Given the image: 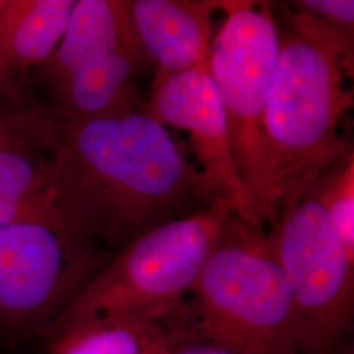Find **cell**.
<instances>
[{
    "label": "cell",
    "mask_w": 354,
    "mask_h": 354,
    "mask_svg": "<svg viewBox=\"0 0 354 354\" xmlns=\"http://www.w3.org/2000/svg\"><path fill=\"white\" fill-rule=\"evenodd\" d=\"M75 4L76 0H0V87L50 58Z\"/></svg>",
    "instance_id": "11"
},
{
    "label": "cell",
    "mask_w": 354,
    "mask_h": 354,
    "mask_svg": "<svg viewBox=\"0 0 354 354\" xmlns=\"http://www.w3.org/2000/svg\"><path fill=\"white\" fill-rule=\"evenodd\" d=\"M112 256L59 209L0 226V329L44 335Z\"/></svg>",
    "instance_id": "6"
},
{
    "label": "cell",
    "mask_w": 354,
    "mask_h": 354,
    "mask_svg": "<svg viewBox=\"0 0 354 354\" xmlns=\"http://www.w3.org/2000/svg\"><path fill=\"white\" fill-rule=\"evenodd\" d=\"M4 122L44 159L55 206L104 248L210 206L198 167L145 109L64 118L35 105Z\"/></svg>",
    "instance_id": "1"
},
{
    "label": "cell",
    "mask_w": 354,
    "mask_h": 354,
    "mask_svg": "<svg viewBox=\"0 0 354 354\" xmlns=\"http://www.w3.org/2000/svg\"><path fill=\"white\" fill-rule=\"evenodd\" d=\"M137 38L127 0H76L58 48L37 68L38 80L51 93L83 64Z\"/></svg>",
    "instance_id": "12"
},
{
    "label": "cell",
    "mask_w": 354,
    "mask_h": 354,
    "mask_svg": "<svg viewBox=\"0 0 354 354\" xmlns=\"http://www.w3.org/2000/svg\"><path fill=\"white\" fill-rule=\"evenodd\" d=\"M329 223L345 251L354 259V153L317 178Z\"/></svg>",
    "instance_id": "14"
},
{
    "label": "cell",
    "mask_w": 354,
    "mask_h": 354,
    "mask_svg": "<svg viewBox=\"0 0 354 354\" xmlns=\"http://www.w3.org/2000/svg\"><path fill=\"white\" fill-rule=\"evenodd\" d=\"M291 4L297 11L310 13L327 26L353 37V0H301Z\"/></svg>",
    "instance_id": "15"
},
{
    "label": "cell",
    "mask_w": 354,
    "mask_h": 354,
    "mask_svg": "<svg viewBox=\"0 0 354 354\" xmlns=\"http://www.w3.org/2000/svg\"><path fill=\"white\" fill-rule=\"evenodd\" d=\"M231 214L228 205L215 203L129 241L51 327L87 317L156 322L174 315L188 299Z\"/></svg>",
    "instance_id": "4"
},
{
    "label": "cell",
    "mask_w": 354,
    "mask_h": 354,
    "mask_svg": "<svg viewBox=\"0 0 354 354\" xmlns=\"http://www.w3.org/2000/svg\"><path fill=\"white\" fill-rule=\"evenodd\" d=\"M57 209L44 159L17 142L0 149V226Z\"/></svg>",
    "instance_id": "13"
},
{
    "label": "cell",
    "mask_w": 354,
    "mask_h": 354,
    "mask_svg": "<svg viewBox=\"0 0 354 354\" xmlns=\"http://www.w3.org/2000/svg\"><path fill=\"white\" fill-rule=\"evenodd\" d=\"M352 74L353 37L310 13H289L279 28L266 111L276 223L319 177L353 151L342 131L353 108Z\"/></svg>",
    "instance_id": "2"
},
{
    "label": "cell",
    "mask_w": 354,
    "mask_h": 354,
    "mask_svg": "<svg viewBox=\"0 0 354 354\" xmlns=\"http://www.w3.org/2000/svg\"><path fill=\"white\" fill-rule=\"evenodd\" d=\"M171 354H244L223 344L206 339L201 333H193L177 344Z\"/></svg>",
    "instance_id": "16"
},
{
    "label": "cell",
    "mask_w": 354,
    "mask_h": 354,
    "mask_svg": "<svg viewBox=\"0 0 354 354\" xmlns=\"http://www.w3.org/2000/svg\"><path fill=\"white\" fill-rule=\"evenodd\" d=\"M188 299L206 339L244 354H301L273 235L231 214Z\"/></svg>",
    "instance_id": "3"
},
{
    "label": "cell",
    "mask_w": 354,
    "mask_h": 354,
    "mask_svg": "<svg viewBox=\"0 0 354 354\" xmlns=\"http://www.w3.org/2000/svg\"><path fill=\"white\" fill-rule=\"evenodd\" d=\"M269 231L290 286L299 352L339 353L353 324L354 259L329 223L317 180Z\"/></svg>",
    "instance_id": "7"
},
{
    "label": "cell",
    "mask_w": 354,
    "mask_h": 354,
    "mask_svg": "<svg viewBox=\"0 0 354 354\" xmlns=\"http://www.w3.org/2000/svg\"><path fill=\"white\" fill-rule=\"evenodd\" d=\"M225 21L209 46V71L226 115L232 158L248 193L253 223L272 228V174L266 143V100L279 46L268 3L223 1Z\"/></svg>",
    "instance_id": "5"
},
{
    "label": "cell",
    "mask_w": 354,
    "mask_h": 354,
    "mask_svg": "<svg viewBox=\"0 0 354 354\" xmlns=\"http://www.w3.org/2000/svg\"><path fill=\"white\" fill-rule=\"evenodd\" d=\"M13 145H15V140H13L12 136L10 134L4 120H1V117H0V149H7Z\"/></svg>",
    "instance_id": "17"
},
{
    "label": "cell",
    "mask_w": 354,
    "mask_h": 354,
    "mask_svg": "<svg viewBox=\"0 0 354 354\" xmlns=\"http://www.w3.org/2000/svg\"><path fill=\"white\" fill-rule=\"evenodd\" d=\"M145 111L162 125L188 133L209 205L226 203L254 226L250 197L232 158L225 111L209 71V53L188 71L152 82Z\"/></svg>",
    "instance_id": "8"
},
{
    "label": "cell",
    "mask_w": 354,
    "mask_h": 354,
    "mask_svg": "<svg viewBox=\"0 0 354 354\" xmlns=\"http://www.w3.org/2000/svg\"><path fill=\"white\" fill-rule=\"evenodd\" d=\"M129 12L150 62L153 82L188 71L209 53L213 0H130Z\"/></svg>",
    "instance_id": "9"
},
{
    "label": "cell",
    "mask_w": 354,
    "mask_h": 354,
    "mask_svg": "<svg viewBox=\"0 0 354 354\" xmlns=\"http://www.w3.org/2000/svg\"><path fill=\"white\" fill-rule=\"evenodd\" d=\"M337 354H353V346L351 345H344L342 349H340V352Z\"/></svg>",
    "instance_id": "18"
},
{
    "label": "cell",
    "mask_w": 354,
    "mask_h": 354,
    "mask_svg": "<svg viewBox=\"0 0 354 354\" xmlns=\"http://www.w3.org/2000/svg\"><path fill=\"white\" fill-rule=\"evenodd\" d=\"M197 332L187 299L162 320L87 317L51 327L42 336L45 354H171L178 342Z\"/></svg>",
    "instance_id": "10"
}]
</instances>
